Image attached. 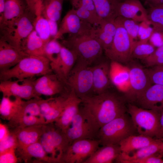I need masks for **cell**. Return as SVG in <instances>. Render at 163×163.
I'll return each mask as SVG.
<instances>
[{"instance_id": "cell-45", "label": "cell", "mask_w": 163, "mask_h": 163, "mask_svg": "<svg viewBox=\"0 0 163 163\" xmlns=\"http://www.w3.org/2000/svg\"><path fill=\"white\" fill-rule=\"evenodd\" d=\"M18 145L16 137L11 131L8 136L0 141V153L11 148L16 149Z\"/></svg>"}, {"instance_id": "cell-18", "label": "cell", "mask_w": 163, "mask_h": 163, "mask_svg": "<svg viewBox=\"0 0 163 163\" xmlns=\"http://www.w3.org/2000/svg\"><path fill=\"white\" fill-rule=\"evenodd\" d=\"M93 26L82 20L76 14L74 9L69 10L63 17L58 33L54 38L57 40L66 34L75 35L91 28Z\"/></svg>"}, {"instance_id": "cell-41", "label": "cell", "mask_w": 163, "mask_h": 163, "mask_svg": "<svg viewBox=\"0 0 163 163\" xmlns=\"http://www.w3.org/2000/svg\"><path fill=\"white\" fill-rule=\"evenodd\" d=\"M62 45L57 40L53 38L46 44L45 48V56L50 61L55 60L59 54Z\"/></svg>"}, {"instance_id": "cell-32", "label": "cell", "mask_w": 163, "mask_h": 163, "mask_svg": "<svg viewBox=\"0 0 163 163\" xmlns=\"http://www.w3.org/2000/svg\"><path fill=\"white\" fill-rule=\"evenodd\" d=\"M157 139L139 135H132L122 140L119 145L121 152L129 154L155 142Z\"/></svg>"}, {"instance_id": "cell-22", "label": "cell", "mask_w": 163, "mask_h": 163, "mask_svg": "<svg viewBox=\"0 0 163 163\" xmlns=\"http://www.w3.org/2000/svg\"><path fill=\"white\" fill-rule=\"evenodd\" d=\"M28 55L0 38V71L6 70L13 67Z\"/></svg>"}, {"instance_id": "cell-13", "label": "cell", "mask_w": 163, "mask_h": 163, "mask_svg": "<svg viewBox=\"0 0 163 163\" xmlns=\"http://www.w3.org/2000/svg\"><path fill=\"white\" fill-rule=\"evenodd\" d=\"M36 17L28 9L18 20L12 32L8 36L0 38L21 50V43L34 29Z\"/></svg>"}, {"instance_id": "cell-49", "label": "cell", "mask_w": 163, "mask_h": 163, "mask_svg": "<svg viewBox=\"0 0 163 163\" xmlns=\"http://www.w3.org/2000/svg\"><path fill=\"white\" fill-rule=\"evenodd\" d=\"M7 125L0 123V141L3 139L8 135L10 131Z\"/></svg>"}, {"instance_id": "cell-38", "label": "cell", "mask_w": 163, "mask_h": 163, "mask_svg": "<svg viewBox=\"0 0 163 163\" xmlns=\"http://www.w3.org/2000/svg\"><path fill=\"white\" fill-rule=\"evenodd\" d=\"M34 29L46 44L51 40L49 24L41 12L36 15L34 23Z\"/></svg>"}, {"instance_id": "cell-39", "label": "cell", "mask_w": 163, "mask_h": 163, "mask_svg": "<svg viewBox=\"0 0 163 163\" xmlns=\"http://www.w3.org/2000/svg\"><path fill=\"white\" fill-rule=\"evenodd\" d=\"M155 49V47L150 43H142L138 41L133 48L132 58L143 60L152 54Z\"/></svg>"}, {"instance_id": "cell-7", "label": "cell", "mask_w": 163, "mask_h": 163, "mask_svg": "<svg viewBox=\"0 0 163 163\" xmlns=\"http://www.w3.org/2000/svg\"><path fill=\"white\" fill-rule=\"evenodd\" d=\"M91 66L77 60L67 78V86L82 101L94 95Z\"/></svg>"}, {"instance_id": "cell-57", "label": "cell", "mask_w": 163, "mask_h": 163, "mask_svg": "<svg viewBox=\"0 0 163 163\" xmlns=\"http://www.w3.org/2000/svg\"></svg>"}, {"instance_id": "cell-51", "label": "cell", "mask_w": 163, "mask_h": 163, "mask_svg": "<svg viewBox=\"0 0 163 163\" xmlns=\"http://www.w3.org/2000/svg\"><path fill=\"white\" fill-rule=\"evenodd\" d=\"M5 5V0H0V21L3 17Z\"/></svg>"}, {"instance_id": "cell-55", "label": "cell", "mask_w": 163, "mask_h": 163, "mask_svg": "<svg viewBox=\"0 0 163 163\" xmlns=\"http://www.w3.org/2000/svg\"><path fill=\"white\" fill-rule=\"evenodd\" d=\"M121 0V1H124L125 0Z\"/></svg>"}, {"instance_id": "cell-48", "label": "cell", "mask_w": 163, "mask_h": 163, "mask_svg": "<svg viewBox=\"0 0 163 163\" xmlns=\"http://www.w3.org/2000/svg\"><path fill=\"white\" fill-rule=\"evenodd\" d=\"M45 18L47 19L49 24L51 37L54 38L57 34L59 30L57 21L48 18Z\"/></svg>"}, {"instance_id": "cell-4", "label": "cell", "mask_w": 163, "mask_h": 163, "mask_svg": "<svg viewBox=\"0 0 163 163\" xmlns=\"http://www.w3.org/2000/svg\"><path fill=\"white\" fill-rule=\"evenodd\" d=\"M127 113L101 127L96 139L100 145H119L124 139L137 133L132 119Z\"/></svg>"}, {"instance_id": "cell-56", "label": "cell", "mask_w": 163, "mask_h": 163, "mask_svg": "<svg viewBox=\"0 0 163 163\" xmlns=\"http://www.w3.org/2000/svg\"><path fill=\"white\" fill-rule=\"evenodd\" d=\"M162 163H163V161L162 162Z\"/></svg>"}, {"instance_id": "cell-2", "label": "cell", "mask_w": 163, "mask_h": 163, "mask_svg": "<svg viewBox=\"0 0 163 163\" xmlns=\"http://www.w3.org/2000/svg\"><path fill=\"white\" fill-rule=\"evenodd\" d=\"M93 28V26L79 34L69 35L67 38L62 40V43L63 46L75 54L77 60L90 66L101 59L104 51L94 35Z\"/></svg>"}, {"instance_id": "cell-26", "label": "cell", "mask_w": 163, "mask_h": 163, "mask_svg": "<svg viewBox=\"0 0 163 163\" xmlns=\"http://www.w3.org/2000/svg\"><path fill=\"white\" fill-rule=\"evenodd\" d=\"M21 158L25 163L32 161L34 163H54L38 141L21 149H16Z\"/></svg>"}, {"instance_id": "cell-14", "label": "cell", "mask_w": 163, "mask_h": 163, "mask_svg": "<svg viewBox=\"0 0 163 163\" xmlns=\"http://www.w3.org/2000/svg\"><path fill=\"white\" fill-rule=\"evenodd\" d=\"M129 68L130 88L126 95L129 100L134 101L152 84L145 69L137 65Z\"/></svg>"}, {"instance_id": "cell-34", "label": "cell", "mask_w": 163, "mask_h": 163, "mask_svg": "<svg viewBox=\"0 0 163 163\" xmlns=\"http://www.w3.org/2000/svg\"><path fill=\"white\" fill-rule=\"evenodd\" d=\"M45 124L44 119L29 114H17L8 121L9 128L14 129Z\"/></svg>"}, {"instance_id": "cell-21", "label": "cell", "mask_w": 163, "mask_h": 163, "mask_svg": "<svg viewBox=\"0 0 163 163\" xmlns=\"http://www.w3.org/2000/svg\"><path fill=\"white\" fill-rule=\"evenodd\" d=\"M118 16L132 19L138 22L149 21L147 11L139 0H125L117 7Z\"/></svg>"}, {"instance_id": "cell-44", "label": "cell", "mask_w": 163, "mask_h": 163, "mask_svg": "<svg viewBox=\"0 0 163 163\" xmlns=\"http://www.w3.org/2000/svg\"><path fill=\"white\" fill-rule=\"evenodd\" d=\"M149 21H143L139 24L138 37L139 42L147 43L154 32Z\"/></svg>"}, {"instance_id": "cell-42", "label": "cell", "mask_w": 163, "mask_h": 163, "mask_svg": "<svg viewBox=\"0 0 163 163\" xmlns=\"http://www.w3.org/2000/svg\"><path fill=\"white\" fill-rule=\"evenodd\" d=\"M152 84L163 86V65L145 69Z\"/></svg>"}, {"instance_id": "cell-50", "label": "cell", "mask_w": 163, "mask_h": 163, "mask_svg": "<svg viewBox=\"0 0 163 163\" xmlns=\"http://www.w3.org/2000/svg\"><path fill=\"white\" fill-rule=\"evenodd\" d=\"M163 141V111L161 114L160 119V128L158 134L156 138Z\"/></svg>"}, {"instance_id": "cell-40", "label": "cell", "mask_w": 163, "mask_h": 163, "mask_svg": "<svg viewBox=\"0 0 163 163\" xmlns=\"http://www.w3.org/2000/svg\"><path fill=\"white\" fill-rule=\"evenodd\" d=\"M117 18L126 30L130 40L133 46L137 41L139 24L138 22L131 19L118 16Z\"/></svg>"}, {"instance_id": "cell-36", "label": "cell", "mask_w": 163, "mask_h": 163, "mask_svg": "<svg viewBox=\"0 0 163 163\" xmlns=\"http://www.w3.org/2000/svg\"><path fill=\"white\" fill-rule=\"evenodd\" d=\"M64 0H43L41 12L45 18L58 21L61 18Z\"/></svg>"}, {"instance_id": "cell-11", "label": "cell", "mask_w": 163, "mask_h": 163, "mask_svg": "<svg viewBox=\"0 0 163 163\" xmlns=\"http://www.w3.org/2000/svg\"><path fill=\"white\" fill-rule=\"evenodd\" d=\"M28 9L25 0H5L4 11L0 21L1 37L12 32L18 20Z\"/></svg>"}, {"instance_id": "cell-9", "label": "cell", "mask_w": 163, "mask_h": 163, "mask_svg": "<svg viewBox=\"0 0 163 163\" xmlns=\"http://www.w3.org/2000/svg\"><path fill=\"white\" fill-rule=\"evenodd\" d=\"M114 21L117 27L116 33L111 46L104 52L111 61L121 63H126L132 59L133 46L126 30L120 21L117 18Z\"/></svg>"}, {"instance_id": "cell-27", "label": "cell", "mask_w": 163, "mask_h": 163, "mask_svg": "<svg viewBox=\"0 0 163 163\" xmlns=\"http://www.w3.org/2000/svg\"><path fill=\"white\" fill-rule=\"evenodd\" d=\"M116 30L114 21H104L98 26H94L93 32L94 35L101 45L104 51L111 46Z\"/></svg>"}, {"instance_id": "cell-53", "label": "cell", "mask_w": 163, "mask_h": 163, "mask_svg": "<svg viewBox=\"0 0 163 163\" xmlns=\"http://www.w3.org/2000/svg\"><path fill=\"white\" fill-rule=\"evenodd\" d=\"M146 1H155V0H145Z\"/></svg>"}, {"instance_id": "cell-47", "label": "cell", "mask_w": 163, "mask_h": 163, "mask_svg": "<svg viewBox=\"0 0 163 163\" xmlns=\"http://www.w3.org/2000/svg\"><path fill=\"white\" fill-rule=\"evenodd\" d=\"M30 10L36 15L41 12L43 0H25Z\"/></svg>"}, {"instance_id": "cell-8", "label": "cell", "mask_w": 163, "mask_h": 163, "mask_svg": "<svg viewBox=\"0 0 163 163\" xmlns=\"http://www.w3.org/2000/svg\"><path fill=\"white\" fill-rule=\"evenodd\" d=\"M44 149L54 163H62L69 144L64 134L60 130L44 124L39 140Z\"/></svg>"}, {"instance_id": "cell-10", "label": "cell", "mask_w": 163, "mask_h": 163, "mask_svg": "<svg viewBox=\"0 0 163 163\" xmlns=\"http://www.w3.org/2000/svg\"><path fill=\"white\" fill-rule=\"evenodd\" d=\"M97 139H83L75 140L69 146L64 154L62 163H83L99 147Z\"/></svg>"}, {"instance_id": "cell-37", "label": "cell", "mask_w": 163, "mask_h": 163, "mask_svg": "<svg viewBox=\"0 0 163 163\" xmlns=\"http://www.w3.org/2000/svg\"><path fill=\"white\" fill-rule=\"evenodd\" d=\"M148 17L154 32L163 33V3L152 7Z\"/></svg>"}, {"instance_id": "cell-25", "label": "cell", "mask_w": 163, "mask_h": 163, "mask_svg": "<svg viewBox=\"0 0 163 163\" xmlns=\"http://www.w3.org/2000/svg\"><path fill=\"white\" fill-rule=\"evenodd\" d=\"M44 125L13 129L12 131L15 136L18 142L16 149L23 148L39 141L43 133Z\"/></svg>"}, {"instance_id": "cell-1", "label": "cell", "mask_w": 163, "mask_h": 163, "mask_svg": "<svg viewBox=\"0 0 163 163\" xmlns=\"http://www.w3.org/2000/svg\"><path fill=\"white\" fill-rule=\"evenodd\" d=\"M82 103L100 127L127 112V107L123 98L107 91L88 97Z\"/></svg>"}, {"instance_id": "cell-35", "label": "cell", "mask_w": 163, "mask_h": 163, "mask_svg": "<svg viewBox=\"0 0 163 163\" xmlns=\"http://www.w3.org/2000/svg\"><path fill=\"white\" fill-rule=\"evenodd\" d=\"M67 94L61 95L55 97H51L50 106L43 116L45 124L54 123L59 118L62 112Z\"/></svg>"}, {"instance_id": "cell-6", "label": "cell", "mask_w": 163, "mask_h": 163, "mask_svg": "<svg viewBox=\"0 0 163 163\" xmlns=\"http://www.w3.org/2000/svg\"><path fill=\"white\" fill-rule=\"evenodd\" d=\"M127 113L139 135L156 138L159 132L161 113L131 104L127 106Z\"/></svg>"}, {"instance_id": "cell-29", "label": "cell", "mask_w": 163, "mask_h": 163, "mask_svg": "<svg viewBox=\"0 0 163 163\" xmlns=\"http://www.w3.org/2000/svg\"><path fill=\"white\" fill-rule=\"evenodd\" d=\"M162 141L157 139L150 145L140 149L131 155L121 152L115 161L117 163H134L137 161L153 155L159 151Z\"/></svg>"}, {"instance_id": "cell-19", "label": "cell", "mask_w": 163, "mask_h": 163, "mask_svg": "<svg viewBox=\"0 0 163 163\" xmlns=\"http://www.w3.org/2000/svg\"><path fill=\"white\" fill-rule=\"evenodd\" d=\"M34 86L37 94L42 95L52 96L58 94L63 93L66 86L54 73L46 74L34 80Z\"/></svg>"}, {"instance_id": "cell-52", "label": "cell", "mask_w": 163, "mask_h": 163, "mask_svg": "<svg viewBox=\"0 0 163 163\" xmlns=\"http://www.w3.org/2000/svg\"><path fill=\"white\" fill-rule=\"evenodd\" d=\"M162 157L163 156V141L161 143L160 149L158 152L157 153Z\"/></svg>"}, {"instance_id": "cell-24", "label": "cell", "mask_w": 163, "mask_h": 163, "mask_svg": "<svg viewBox=\"0 0 163 163\" xmlns=\"http://www.w3.org/2000/svg\"><path fill=\"white\" fill-rule=\"evenodd\" d=\"M110 72L111 83L118 90L126 94L130 88L129 67L120 63L111 61Z\"/></svg>"}, {"instance_id": "cell-17", "label": "cell", "mask_w": 163, "mask_h": 163, "mask_svg": "<svg viewBox=\"0 0 163 163\" xmlns=\"http://www.w3.org/2000/svg\"><path fill=\"white\" fill-rule=\"evenodd\" d=\"M134 101L140 107L161 114L163 111V86L152 84Z\"/></svg>"}, {"instance_id": "cell-43", "label": "cell", "mask_w": 163, "mask_h": 163, "mask_svg": "<svg viewBox=\"0 0 163 163\" xmlns=\"http://www.w3.org/2000/svg\"><path fill=\"white\" fill-rule=\"evenodd\" d=\"M143 61L148 67L163 65V45L157 47L152 54Z\"/></svg>"}, {"instance_id": "cell-15", "label": "cell", "mask_w": 163, "mask_h": 163, "mask_svg": "<svg viewBox=\"0 0 163 163\" xmlns=\"http://www.w3.org/2000/svg\"><path fill=\"white\" fill-rule=\"evenodd\" d=\"M77 59L75 53L62 45L60 52L57 57L50 62V66L53 72L66 86L68 76Z\"/></svg>"}, {"instance_id": "cell-12", "label": "cell", "mask_w": 163, "mask_h": 163, "mask_svg": "<svg viewBox=\"0 0 163 163\" xmlns=\"http://www.w3.org/2000/svg\"><path fill=\"white\" fill-rule=\"evenodd\" d=\"M34 80L33 78L0 81V91L3 96L17 97L25 100L41 98L35 90Z\"/></svg>"}, {"instance_id": "cell-33", "label": "cell", "mask_w": 163, "mask_h": 163, "mask_svg": "<svg viewBox=\"0 0 163 163\" xmlns=\"http://www.w3.org/2000/svg\"><path fill=\"white\" fill-rule=\"evenodd\" d=\"M24 100L17 97L3 96L0 104L1 117L8 121L11 120L20 111Z\"/></svg>"}, {"instance_id": "cell-28", "label": "cell", "mask_w": 163, "mask_h": 163, "mask_svg": "<svg viewBox=\"0 0 163 163\" xmlns=\"http://www.w3.org/2000/svg\"><path fill=\"white\" fill-rule=\"evenodd\" d=\"M121 152L119 145H103L83 163H111L116 161Z\"/></svg>"}, {"instance_id": "cell-30", "label": "cell", "mask_w": 163, "mask_h": 163, "mask_svg": "<svg viewBox=\"0 0 163 163\" xmlns=\"http://www.w3.org/2000/svg\"><path fill=\"white\" fill-rule=\"evenodd\" d=\"M46 44L34 29L22 42L20 49L23 53L28 55L45 56Z\"/></svg>"}, {"instance_id": "cell-46", "label": "cell", "mask_w": 163, "mask_h": 163, "mask_svg": "<svg viewBox=\"0 0 163 163\" xmlns=\"http://www.w3.org/2000/svg\"><path fill=\"white\" fill-rule=\"evenodd\" d=\"M16 149L11 148L0 153V163H16L18 158L16 155Z\"/></svg>"}, {"instance_id": "cell-23", "label": "cell", "mask_w": 163, "mask_h": 163, "mask_svg": "<svg viewBox=\"0 0 163 163\" xmlns=\"http://www.w3.org/2000/svg\"><path fill=\"white\" fill-rule=\"evenodd\" d=\"M72 8L82 20L94 27L98 26L101 21L92 0H70Z\"/></svg>"}, {"instance_id": "cell-31", "label": "cell", "mask_w": 163, "mask_h": 163, "mask_svg": "<svg viewBox=\"0 0 163 163\" xmlns=\"http://www.w3.org/2000/svg\"><path fill=\"white\" fill-rule=\"evenodd\" d=\"M101 21L114 20L118 16L117 7L120 0H92Z\"/></svg>"}, {"instance_id": "cell-20", "label": "cell", "mask_w": 163, "mask_h": 163, "mask_svg": "<svg viewBox=\"0 0 163 163\" xmlns=\"http://www.w3.org/2000/svg\"><path fill=\"white\" fill-rule=\"evenodd\" d=\"M92 66L93 90L94 95L101 94L107 91L111 82L110 76V63L105 61H100Z\"/></svg>"}, {"instance_id": "cell-54", "label": "cell", "mask_w": 163, "mask_h": 163, "mask_svg": "<svg viewBox=\"0 0 163 163\" xmlns=\"http://www.w3.org/2000/svg\"><path fill=\"white\" fill-rule=\"evenodd\" d=\"M161 4L163 3V0H161Z\"/></svg>"}, {"instance_id": "cell-16", "label": "cell", "mask_w": 163, "mask_h": 163, "mask_svg": "<svg viewBox=\"0 0 163 163\" xmlns=\"http://www.w3.org/2000/svg\"><path fill=\"white\" fill-rule=\"evenodd\" d=\"M82 102V100L76 95L74 91L70 90L66 97L62 113L54 123L56 126L64 133L78 112L79 105Z\"/></svg>"}, {"instance_id": "cell-5", "label": "cell", "mask_w": 163, "mask_h": 163, "mask_svg": "<svg viewBox=\"0 0 163 163\" xmlns=\"http://www.w3.org/2000/svg\"><path fill=\"white\" fill-rule=\"evenodd\" d=\"M100 127L92 115L84 107L80 108L64 133L70 145L81 139H96Z\"/></svg>"}, {"instance_id": "cell-3", "label": "cell", "mask_w": 163, "mask_h": 163, "mask_svg": "<svg viewBox=\"0 0 163 163\" xmlns=\"http://www.w3.org/2000/svg\"><path fill=\"white\" fill-rule=\"evenodd\" d=\"M50 62L44 56L28 55L13 67L0 71V81L13 78L18 80L33 78L52 73Z\"/></svg>"}]
</instances>
